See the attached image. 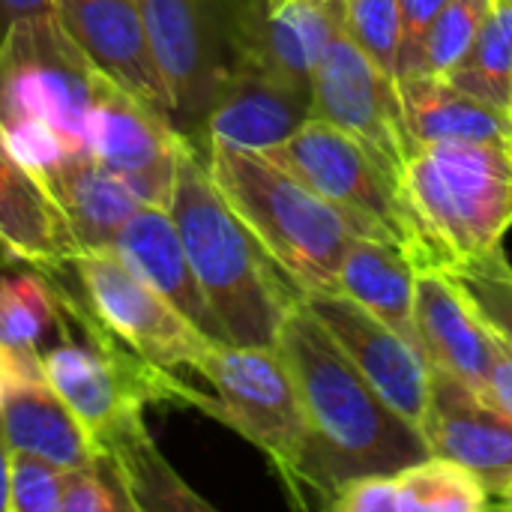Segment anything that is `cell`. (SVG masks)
I'll list each match as a JSON object with an SVG mask.
<instances>
[{
	"label": "cell",
	"mask_w": 512,
	"mask_h": 512,
	"mask_svg": "<svg viewBox=\"0 0 512 512\" xmlns=\"http://www.w3.org/2000/svg\"><path fill=\"white\" fill-rule=\"evenodd\" d=\"M54 15L102 78L171 117L138 0H54Z\"/></svg>",
	"instance_id": "4fadbf2b"
},
{
	"label": "cell",
	"mask_w": 512,
	"mask_h": 512,
	"mask_svg": "<svg viewBox=\"0 0 512 512\" xmlns=\"http://www.w3.org/2000/svg\"><path fill=\"white\" fill-rule=\"evenodd\" d=\"M51 9H54V0H0V39L15 21L45 15Z\"/></svg>",
	"instance_id": "8d00e7d4"
},
{
	"label": "cell",
	"mask_w": 512,
	"mask_h": 512,
	"mask_svg": "<svg viewBox=\"0 0 512 512\" xmlns=\"http://www.w3.org/2000/svg\"><path fill=\"white\" fill-rule=\"evenodd\" d=\"M183 141L186 135L168 114L102 78L87 123L90 156L141 204L168 207Z\"/></svg>",
	"instance_id": "8fae6325"
},
{
	"label": "cell",
	"mask_w": 512,
	"mask_h": 512,
	"mask_svg": "<svg viewBox=\"0 0 512 512\" xmlns=\"http://www.w3.org/2000/svg\"><path fill=\"white\" fill-rule=\"evenodd\" d=\"M198 375L213 387L204 414L258 447L279 471L294 504H300L297 468L306 444V414L282 351L276 345L216 342Z\"/></svg>",
	"instance_id": "8992f818"
},
{
	"label": "cell",
	"mask_w": 512,
	"mask_h": 512,
	"mask_svg": "<svg viewBox=\"0 0 512 512\" xmlns=\"http://www.w3.org/2000/svg\"><path fill=\"white\" fill-rule=\"evenodd\" d=\"M414 285L417 261L393 237H357L339 267V291L411 342H417Z\"/></svg>",
	"instance_id": "603a6c76"
},
{
	"label": "cell",
	"mask_w": 512,
	"mask_h": 512,
	"mask_svg": "<svg viewBox=\"0 0 512 512\" xmlns=\"http://www.w3.org/2000/svg\"><path fill=\"white\" fill-rule=\"evenodd\" d=\"M483 396L512 420V348L507 342L498 339V348H495V363H492V372H489V381H486V390Z\"/></svg>",
	"instance_id": "d590c367"
},
{
	"label": "cell",
	"mask_w": 512,
	"mask_h": 512,
	"mask_svg": "<svg viewBox=\"0 0 512 512\" xmlns=\"http://www.w3.org/2000/svg\"><path fill=\"white\" fill-rule=\"evenodd\" d=\"M447 0H399L402 12V51H399V81L411 78L420 63L426 33Z\"/></svg>",
	"instance_id": "d6a6232c"
},
{
	"label": "cell",
	"mask_w": 512,
	"mask_h": 512,
	"mask_svg": "<svg viewBox=\"0 0 512 512\" xmlns=\"http://www.w3.org/2000/svg\"><path fill=\"white\" fill-rule=\"evenodd\" d=\"M399 93L414 144L512 141V111L462 90L444 75L402 78Z\"/></svg>",
	"instance_id": "ffe728a7"
},
{
	"label": "cell",
	"mask_w": 512,
	"mask_h": 512,
	"mask_svg": "<svg viewBox=\"0 0 512 512\" xmlns=\"http://www.w3.org/2000/svg\"><path fill=\"white\" fill-rule=\"evenodd\" d=\"M60 512H135V504L111 462L96 456L90 465L66 471Z\"/></svg>",
	"instance_id": "1f68e13d"
},
{
	"label": "cell",
	"mask_w": 512,
	"mask_h": 512,
	"mask_svg": "<svg viewBox=\"0 0 512 512\" xmlns=\"http://www.w3.org/2000/svg\"><path fill=\"white\" fill-rule=\"evenodd\" d=\"M489 9L492 0H447L426 33L414 75H447L456 69L474 45Z\"/></svg>",
	"instance_id": "f546056e"
},
{
	"label": "cell",
	"mask_w": 512,
	"mask_h": 512,
	"mask_svg": "<svg viewBox=\"0 0 512 512\" xmlns=\"http://www.w3.org/2000/svg\"><path fill=\"white\" fill-rule=\"evenodd\" d=\"M306 414V444L297 468V498L315 492L333 507L339 492L363 477L402 474L432 456L420 426L402 417L348 360L306 300L285 318L276 339Z\"/></svg>",
	"instance_id": "6da1fadb"
},
{
	"label": "cell",
	"mask_w": 512,
	"mask_h": 512,
	"mask_svg": "<svg viewBox=\"0 0 512 512\" xmlns=\"http://www.w3.org/2000/svg\"><path fill=\"white\" fill-rule=\"evenodd\" d=\"M444 78L462 90L501 105H512V0H492V9L456 69Z\"/></svg>",
	"instance_id": "484cf974"
},
{
	"label": "cell",
	"mask_w": 512,
	"mask_h": 512,
	"mask_svg": "<svg viewBox=\"0 0 512 512\" xmlns=\"http://www.w3.org/2000/svg\"><path fill=\"white\" fill-rule=\"evenodd\" d=\"M60 213L69 222L78 252L108 249L141 207V201L93 156H78L45 177Z\"/></svg>",
	"instance_id": "7402d4cb"
},
{
	"label": "cell",
	"mask_w": 512,
	"mask_h": 512,
	"mask_svg": "<svg viewBox=\"0 0 512 512\" xmlns=\"http://www.w3.org/2000/svg\"><path fill=\"white\" fill-rule=\"evenodd\" d=\"M402 189L426 249L423 267L483 255L512 228V141L417 144Z\"/></svg>",
	"instance_id": "5b68a950"
},
{
	"label": "cell",
	"mask_w": 512,
	"mask_h": 512,
	"mask_svg": "<svg viewBox=\"0 0 512 512\" xmlns=\"http://www.w3.org/2000/svg\"><path fill=\"white\" fill-rule=\"evenodd\" d=\"M33 378H45L42 351L0 345V411H3L6 390L21 384V381H33Z\"/></svg>",
	"instance_id": "e575fe53"
},
{
	"label": "cell",
	"mask_w": 512,
	"mask_h": 512,
	"mask_svg": "<svg viewBox=\"0 0 512 512\" xmlns=\"http://www.w3.org/2000/svg\"><path fill=\"white\" fill-rule=\"evenodd\" d=\"M336 36H342L339 0H291L276 9L267 0H246L234 18L237 63L267 66L309 87Z\"/></svg>",
	"instance_id": "2e32d148"
},
{
	"label": "cell",
	"mask_w": 512,
	"mask_h": 512,
	"mask_svg": "<svg viewBox=\"0 0 512 512\" xmlns=\"http://www.w3.org/2000/svg\"><path fill=\"white\" fill-rule=\"evenodd\" d=\"M330 510L336 512H399V477H363L348 483Z\"/></svg>",
	"instance_id": "836d02e7"
},
{
	"label": "cell",
	"mask_w": 512,
	"mask_h": 512,
	"mask_svg": "<svg viewBox=\"0 0 512 512\" xmlns=\"http://www.w3.org/2000/svg\"><path fill=\"white\" fill-rule=\"evenodd\" d=\"M72 270L96 321L147 363L198 372L216 345L171 300L132 273L111 246L75 252Z\"/></svg>",
	"instance_id": "9c48e42d"
},
{
	"label": "cell",
	"mask_w": 512,
	"mask_h": 512,
	"mask_svg": "<svg viewBox=\"0 0 512 512\" xmlns=\"http://www.w3.org/2000/svg\"><path fill=\"white\" fill-rule=\"evenodd\" d=\"M246 0H138L156 69L171 99V123L198 141L204 117L237 66L234 18Z\"/></svg>",
	"instance_id": "52a82bcc"
},
{
	"label": "cell",
	"mask_w": 512,
	"mask_h": 512,
	"mask_svg": "<svg viewBox=\"0 0 512 512\" xmlns=\"http://www.w3.org/2000/svg\"><path fill=\"white\" fill-rule=\"evenodd\" d=\"M495 498H498V504H501V507H510L512 510V477L504 483V486H501V492H498Z\"/></svg>",
	"instance_id": "ab89813d"
},
{
	"label": "cell",
	"mask_w": 512,
	"mask_h": 512,
	"mask_svg": "<svg viewBox=\"0 0 512 512\" xmlns=\"http://www.w3.org/2000/svg\"><path fill=\"white\" fill-rule=\"evenodd\" d=\"M9 456L12 450L6 447L0 432V512H9Z\"/></svg>",
	"instance_id": "74e56055"
},
{
	"label": "cell",
	"mask_w": 512,
	"mask_h": 512,
	"mask_svg": "<svg viewBox=\"0 0 512 512\" xmlns=\"http://www.w3.org/2000/svg\"><path fill=\"white\" fill-rule=\"evenodd\" d=\"M312 117V87L291 81L267 66L240 60L216 93L201 135L249 150H273Z\"/></svg>",
	"instance_id": "9a60e30c"
},
{
	"label": "cell",
	"mask_w": 512,
	"mask_h": 512,
	"mask_svg": "<svg viewBox=\"0 0 512 512\" xmlns=\"http://www.w3.org/2000/svg\"><path fill=\"white\" fill-rule=\"evenodd\" d=\"M306 306L360 369V375L402 417L423 429L432 378V363L423 348L342 291L309 294Z\"/></svg>",
	"instance_id": "7c38bea8"
},
{
	"label": "cell",
	"mask_w": 512,
	"mask_h": 512,
	"mask_svg": "<svg viewBox=\"0 0 512 512\" xmlns=\"http://www.w3.org/2000/svg\"><path fill=\"white\" fill-rule=\"evenodd\" d=\"M441 270H447V276L468 297L483 324L512 348V264L504 249L495 246L483 255L456 261Z\"/></svg>",
	"instance_id": "83f0119b"
},
{
	"label": "cell",
	"mask_w": 512,
	"mask_h": 512,
	"mask_svg": "<svg viewBox=\"0 0 512 512\" xmlns=\"http://www.w3.org/2000/svg\"><path fill=\"white\" fill-rule=\"evenodd\" d=\"M264 153L324 198L399 240L414 255L417 267L426 264V249L402 180L357 138L321 117H309L288 141Z\"/></svg>",
	"instance_id": "ba28073f"
},
{
	"label": "cell",
	"mask_w": 512,
	"mask_h": 512,
	"mask_svg": "<svg viewBox=\"0 0 512 512\" xmlns=\"http://www.w3.org/2000/svg\"><path fill=\"white\" fill-rule=\"evenodd\" d=\"M423 435L432 456H444L480 477L495 498L512 477V420L477 387L432 369Z\"/></svg>",
	"instance_id": "5bb4252c"
},
{
	"label": "cell",
	"mask_w": 512,
	"mask_h": 512,
	"mask_svg": "<svg viewBox=\"0 0 512 512\" xmlns=\"http://www.w3.org/2000/svg\"><path fill=\"white\" fill-rule=\"evenodd\" d=\"M342 36H348L378 69L399 78L402 12L399 0H339Z\"/></svg>",
	"instance_id": "f1b7e54d"
},
{
	"label": "cell",
	"mask_w": 512,
	"mask_h": 512,
	"mask_svg": "<svg viewBox=\"0 0 512 512\" xmlns=\"http://www.w3.org/2000/svg\"><path fill=\"white\" fill-rule=\"evenodd\" d=\"M414 327L432 369H444L465 384L486 390L498 336L483 324L468 297L441 267H417Z\"/></svg>",
	"instance_id": "e0dca14e"
},
{
	"label": "cell",
	"mask_w": 512,
	"mask_h": 512,
	"mask_svg": "<svg viewBox=\"0 0 512 512\" xmlns=\"http://www.w3.org/2000/svg\"><path fill=\"white\" fill-rule=\"evenodd\" d=\"M66 471L33 453L9 456V512H60Z\"/></svg>",
	"instance_id": "4dcf8cb0"
},
{
	"label": "cell",
	"mask_w": 512,
	"mask_h": 512,
	"mask_svg": "<svg viewBox=\"0 0 512 512\" xmlns=\"http://www.w3.org/2000/svg\"><path fill=\"white\" fill-rule=\"evenodd\" d=\"M168 213L228 345H276L285 318L306 300L216 186L204 150L186 138Z\"/></svg>",
	"instance_id": "7a4b0ae2"
},
{
	"label": "cell",
	"mask_w": 512,
	"mask_h": 512,
	"mask_svg": "<svg viewBox=\"0 0 512 512\" xmlns=\"http://www.w3.org/2000/svg\"><path fill=\"white\" fill-rule=\"evenodd\" d=\"M396 477L399 512H483L492 504L480 477L444 456H429Z\"/></svg>",
	"instance_id": "4316f807"
},
{
	"label": "cell",
	"mask_w": 512,
	"mask_h": 512,
	"mask_svg": "<svg viewBox=\"0 0 512 512\" xmlns=\"http://www.w3.org/2000/svg\"><path fill=\"white\" fill-rule=\"evenodd\" d=\"M9 267L0 270V345L42 351L63 327L57 276L36 264H21V270Z\"/></svg>",
	"instance_id": "cb8c5ba5"
},
{
	"label": "cell",
	"mask_w": 512,
	"mask_h": 512,
	"mask_svg": "<svg viewBox=\"0 0 512 512\" xmlns=\"http://www.w3.org/2000/svg\"><path fill=\"white\" fill-rule=\"evenodd\" d=\"M99 456L105 462H111V468L123 480V486H126V492H129V498L135 504V512H210V504L204 498H198L177 477V471L165 462V456L153 444V438H150V432H147L144 423L135 426L132 432H126L120 441H114Z\"/></svg>",
	"instance_id": "d4e9b609"
},
{
	"label": "cell",
	"mask_w": 512,
	"mask_h": 512,
	"mask_svg": "<svg viewBox=\"0 0 512 512\" xmlns=\"http://www.w3.org/2000/svg\"><path fill=\"white\" fill-rule=\"evenodd\" d=\"M285 3H291V0H267V6H273V9L276 6H285Z\"/></svg>",
	"instance_id": "60d3db41"
},
{
	"label": "cell",
	"mask_w": 512,
	"mask_h": 512,
	"mask_svg": "<svg viewBox=\"0 0 512 512\" xmlns=\"http://www.w3.org/2000/svg\"><path fill=\"white\" fill-rule=\"evenodd\" d=\"M198 147L228 204L306 297L339 291V267L357 237H387L306 186L264 150L216 138Z\"/></svg>",
	"instance_id": "3957f363"
},
{
	"label": "cell",
	"mask_w": 512,
	"mask_h": 512,
	"mask_svg": "<svg viewBox=\"0 0 512 512\" xmlns=\"http://www.w3.org/2000/svg\"><path fill=\"white\" fill-rule=\"evenodd\" d=\"M0 240L18 261L63 267L78 252L66 216L48 186L6 147L0 135Z\"/></svg>",
	"instance_id": "d6986e66"
},
{
	"label": "cell",
	"mask_w": 512,
	"mask_h": 512,
	"mask_svg": "<svg viewBox=\"0 0 512 512\" xmlns=\"http://www.w3.org/2000/svg\"><path fill=\"white\" fill-rule=\"evenodd\" d=\"M312 117L357 138L399 180L417 150L405 123L399 78L378 69L348 36H336L312 72Z\"/></svg>",
	"instance_id": "30bf717a"
},
{
	"label": "cell",
	"mask_w": 512,
	"mask_h": 512,
	"mask_svg": "<svg viewBox=\"0 0 512 512\" xmlns=\"http://www.w3.org/2000/svg\"><path fill=\"white\" fill-rule=\"evenodd\" d=\"M510 111H512V105H510Z\"/></svg>",
	"instance_id": "b9f144b4"
},
{
	"label": "cell",
	"mask_w": 512,
	"mask_h": 512,
	"mask_svg": "<svg viewBox=\"0 0 512 512\" xmlns=\"http://www.w3.org/2000/svg\"><path fill=\"white\" fill-rule=\"evenodd\" d=\"M102 75L69 39L54 9L15 21L0 39V135L45 183L90 156L87 123Z\"/></svg>",
	"instance_id": "277c9868"
},
{
	"label": "cell",
	"mask_w": 512,
	"mask_h": 512,
	"mask_svg": "<svg viewBox=\"0 0 512 512\" xmlns=\"http://www.w3.org/2000/svg\"><path fill=\"white\" fill-rule=\"evenodd\" d=\"M9 264H21V261L15 258V252H12L9 246L0 240V270H3V267H9Z\"/></svg>",
	"instance_id": "f35d334b"
},
{
	"label": "cell",
	"mask_w": 512,
	"mask_h": 512,
	"mask_svg": "<svg viewBox=\"0 0 512 512\" xmlns=\"http://www.w3.org/2000/svg\"><path fill=\"white\" fill-rule=\"evenodd\" d=\"M120 261L138 273L147 285H153L165 300H171L204 336L213 342H225V333L195 279L177 225L168 207L141 204L111 246Z\"/></svg>",
	"instance_id": "ac0fdd59"
},
{
	"label": "cell",
	"mask_w": 512,
	"mask_h": 512,
	"mask_svg": "<svg viewBox=\"0 0 512 512\" xmlns=\"http://www.w3.org/2000/svg\"><path fill=\"white\" fill-rule=\"evenodd\" d=\"M0 432L12 453H33L60 468H84L96 459L84 426L51 390L48 378L21 381L6 390Z\"/></svg>",
	"instance_id": "44dd1931"
}]
</instances>
